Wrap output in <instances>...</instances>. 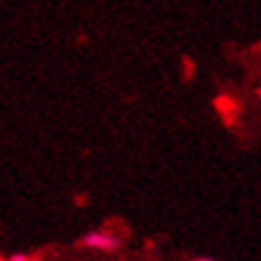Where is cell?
Here are the masks:
<instances>
[{
	"instance_id": "7a4b0ae2",
	"label": "cell",
	"mask_w": 261,
	"mask_h": 261,
	"mask_svg": "<svg viewBox=\"0 0 261 261\" xmlns=\"http://www.w3.org/2000/svg\"><path fill=\"white\" fill-rule=\"evenodd\" d=\"M8 261H29V259H27L24 254H15V256H12V259H8Z\"/></svg>"
},
{
	"instance_id": "277c9868",
	"label": "cell",
	"mask_w": 261,
	"mask_h": 261,
	"mask_svg": "<svg viewBox=\"0 0 261 261\" xmlns=\"http://www.w3.org/2000/svg\"><path fill=\"white\" fill-rule=\"evenodd\" d=\"M259 48H261V46H259Z\"/></svg>"
},
{
	"instance_id": "3957f363",
	"label": "cell",
	"mask_w": 261,
	"mask_h": 261,
	"mask_svg": "<svg viewBox=\"0 0 261 261\" xmlns=\"http://www.w3.org/2000/svg\"><path fill=\"white\" fill-rule=\"evenodd\" d=\"M199 261H216V259H199Z\"/></svg>"
},
{
	"instance_id": "6da1fadb",
	"label": "cell",
	"mask_w": 261,
	"mask_h": 261,
	"mask_svg": "<svg viewBox=\"0 0 261 261\" xmlns=\"http://www.w3.org/2000/svg\"><path fill=\"white\" fill-rule=\"evenodd\" d=\"M84 247H94V249H115L118 247V240L113 235H106V232H89L82 240Z\"/></svg>"
}]
</instances>
